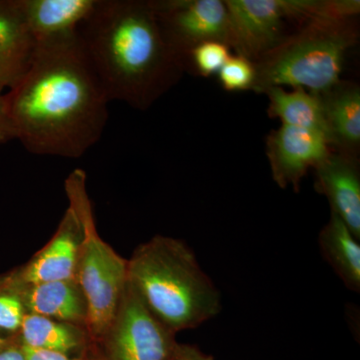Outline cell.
<instances>
[{"instance_id": "8992f818", "label": "cell", "mask_w": 360, "mask_h": 360, "mask_svg": "<svg viewBox=\"0 0 360 360\" xmlns=\"http://www.w3.org/2000/svg\"><path fill=\"white\" fill-rule=\"evenodd\" d=\"M175 335L127 281L115 319L96 343L106 360H168L179 343Z\"/></svg>"}, {"instance_id": "52a82bcc", "label": "cell", "mask_w": 360, "mask_h": 360, "mask_svg": "<svg viewBox=\"0 0 360 360\" xmlns=\"http://www.w3.org/2000/svg\"><path fill=\"white\" fill-rule=\"evenodd\" d=\"M231 47L255 63L281 44L285 20L302 21L303 0H226Z\"/></svg>"}, {"instance_id": "4fadbf2b", "label": "cell", "mask_w": 360, "mask_h": 360, "mask_svg": "<svg viewBox=\"0 0 360 360\" xmlns=\"http://www.w3.org/2000/svg\"><path fill=\"white\" fill-rule=\"evenodd\" d=\"M96 2L97 0H20L35 45L77 34Z\"/></svg>"}, {"instance_id": "d4e9b609", "label": "cell", "mask_w": 360, "mask_h": 360, "mask_svg": "<svg viewBox=\"0 0 360 360\" xmlns=\"http://www.w3.org/2000/svg\"><path fill=\"white\" fill-rule=\"evenodd\" d=\"M0 360H26L25 352H23L18 338L13 345L0 352Z\"/></svg>"}, {"instance_id": "7a4b0ae2", "label": "cell", "mask_w": 360, "mask_h": 360, "mask_svg": "<svg viewBox=\"0 0 360 360\" xmlns=\"http://www.w3.org/2000/svg\"><path fill=\"white\" fill-rule=\"evenodd\" d=\"M77 39L108 101L135 110H148L184 68L149 1L97 0Z\"/></svg>"}, {"instance_id": "3957f363", "label": "cell", "mask_w": 360, "mask_h": 360, "mask_svg": "<svg viewBox=\"0 0 360 360\" xmlns=\"http://www.w3.org/2000/svg\"><path fill=\"white\" fill-rule=\"evenodd\" d=\"M129 283L156 319L175 335L217 316L221 298L186 243L155 236L127 260Z\"/></svg>"}, {"instance_id": "5bb4252c", "label": "cell", "mask_w": 360, "mask_h": 360, "mask_svg": "<svg viewBox=\"0 0 360 360\" xmlns=\"http://www.w3.org/2000/svg\"><path fill=\"white\" fill-rule=\"evenodd\" d=\"M35 46L20 0H0V82L6 89L25 75Z\"/></svg>"}, {"instance_id": "44dd1931", "label": "cell", "mask_w": 360, "mask_h": 360, "mask_svg": "<svg viewBox=\"0 0 360 360\" xmlns=\"http://www.w3.org/2000/svg\"><path fill=\"white\" fill-rule=\"evenodd\" d=\"M25 314L20 295L6 286L0 277V330L11 335H18Z\"/></svg>"}, {"instance_id": "83f0119b", "label": "cell", "mask_w": 360, "mask_h": 360, "mask_svg": "<svg viewBox=\"0 0 360 360\" xmlns=\"http://www.w3.org/2000/svg\"><path fill=\"white\" fill-rule=\"evenodd\" d=\"M6 89V87L4 86V84H2L1 82H0V96H1V94H2V92H4V90Z\"/></svg>"}, {"instance_id": "ac0fdd59", "label": "cell", "mask_w": 360, "mask_h": 360, "mask_svg": "<svg viewBox=\"0 0 360 360\" xmlns=\"http://www.w3.org/2000/svg\"><path fill=\"white\" fill-rule=\"evenodd\" d=\"M264 94L269 98L270 117L279 118L283 125L319 132L330 144L321 96L303 89L286 91L283 87H270Z\"/></svg>"}, {"instance_id": "d6986e66", "label": "cell", "mask_w": 360, "mask_h": 360, "mask_svg": "<svg viewBox=\"0 0 360 360\" xmlns=\"http://www.w3.org/2000/svg\"><path fill=\"white\" fill-rule=\"evenodd\" d=\"M231 56L229 45L219 41H206L187 52L184 63L187 58L191 59L196 71L202 77H208L219 73Z\"/></svg>"}, {"instance_id": "30bf717a", "label": "cell", "mask_w": 360, "mask_h": 360, "mask_svg": "<svg viewBox=\"0 0 360 360\" xmlns=\"http://www.w3.org/2000/svg\"><path fill=\"white\" fill-rule=\"evenodd\" d=\"M324 135L312 130L283 125L270 132L266 153L272 177L279 187L298 191L300 182L331 153Z\"/></svg>"}, {"instance_id": "277c9868", "label": "cell", "mask_w": 360, "mask_h": 360, "mask_svg": "<svg viewBox=\"0 0 360 360\" xmlns=\"http://www.w3.org/2000/svg\"><path fill=\"white\" fill-rule=\"evenodd\" d=\"M347 20L305 23L295 34L255 61L253 91L291 86L323 94L340 82L347 52L357 39L356 26Z\"/></svg>"}, {"instance_id": "8fae6325", "label": "cell", "mask_w": 360, "mask_h": 360, "mask_svg": "<svg viewBox=\"0 0 360 360\" xmlns=\"http://www.w3.org/2000/svg\"><path fill=\"white\" fill-rule=\"evenodd\" d=\"M314 170L315 191L326 196L331 212L360 239V174L355 158L331 151Z\"/></svg>"}, {"instance_id": "6da1fadb", "label": "cell", "mask_w": 360, "mask_h": 360, "mask_svg": "<svg viewBox=\"0 0 360 360\" xmlns=\"http://www.w3.org/2000/svg\"><path fill=\"white\" fill-rule=\"evenodd\" d=\"M9 89L11 141L32 155L82 158L103 136L110 101L77 33L37 44L27 70Z\"/></svg>"}, {"instance_id": "9a60e30c", "label": "cell", "mask_w": 360, "mask_h": 360, "mask_svg": "<svg viewBox=\"0 0 360 360\" xmlns=\"http://www.w3.org/2000/svg\"><path fill=\"white\" fill-rule=\"evenodd\" d=\"M321 96L331 146L355 153L360 143V90L356 84L338 82Z\"/></svg>"}, {"instance_id": "4316f807", "label": "cell", "mask_w": 360, "mask_h": 360, "mask_svg": "<svg viewBox=\"0 0 360 360\" xmlns=\"http://www.w3.org/2000/svg\"><path fill=\"white\" fill-rule=\"evenodd\" d=\"M18 340V335H8L4 336L0 335V352L9 347V345H13L14 341Z\"/></svg>"}, {"instance_id": "7c38bea8", "label": "cell", "mask_w": 360, "mask_h": 360, "mask_svg": "<svg viewBox=\"0 0 360 360\" xmlns=\"http://www.w3.org/2000/svg\"><path fill=\"white\" fill-rule=\"evenodd\" d=\"M1 279L20 295L26 314L41 315L86 328L87 303L77 279L18 286L8 285Z\"/></svg>"}, {"instance_id": "7402d4cb", "label": "cell", "mask_w": 360, "mask_h": 360, "mask_svg": "<svg viewBox=\"0 0 360 360\" xmlns=\"http://www.w3.org/2000/svg\"><path fill=\"white\" fill-rule=\"evenodd\" d=\"M168 360H215L210 355L201 352L200 348L191 345L177 343Z\"/></svg>"}, {"instance_id": "cb8c5ba5", "label": "cell", "mask_w": 360, "mask_h": 360, "mask_svg": "<svg viewBox=\"0 0 360 360\" xmlns=\"http://www.w3.org/2000/svg\"><path fill=\"white\" fill-rule=\"evenodd\" d=\"M11 141V129L7 120L6 101L4 94L0 96V142Z\"/></svg>"}, {"instance_id": "484cf974", "label": "cell", "mask_w": 360, "mask_h": 360, "mask_svg": "<svg viewBox=\"0 0 360 360\" xmlns=\"http://www.w3.org/2000/svg\"><path fill=\"white\" fill-rule=\"evenodd\" d=\"M82 359L84 360H106L105 357L101 352V347L97 345L96 341H92L89 347L85 350L84 354H82Z\"/></svg>"}, {"instance_id": "2e32d148", "label": "cell", "mask_w": 360, "mask_h": 360, "mask_svg": "<svg viewBox=\"0 0 360 360\" xmlns=\"http://www.w3.org/2000/svg\"><path fill=\"white\" fill-rule=\"evenodd\" d=\"M18 338L23 347L70 356L84 354L94 341L87 329L82 326L32 314H25Z\"/></svg>"}, {"instance_id": "ba28073f", "label": "cell", "mask_w": 360, "mask_h": 360, "mask_svg": "<svg viewBox=\"0 0 360 360\" xmlns=\"http://www.w3.org/2000/svg\"><path fill=\"white\" fill-rule=\"evenodd\" d=\"M149 2L165 37L182 60L187 52L203 42L219 41L231 47V27L224 1L158 0Z\"/></svg>"}, {"instance_id": "603a6c76", "label": "cell", "mask_w": 360, "mask_h": 360, "mask_svg": "<svg viewBox=\"0 0 360 360\" xmlns=\"http://www.w3.org/2000/svg\"><path fill=\"white\" fill-rule=\"evenodd\" d=\"M22 347L26 360H84L80 356H70V355L60 354V352H49V350L33 349V348Z\"/></svg>"}, {"instance_id": "5b68a950", "label": "cell", "mask_w": 360, "mask_h": 360, "mask_svg": "<svg viewBox=\"0 0 360 360\" xmlns=\"http://www.w3.org/2000/svg\"><path fill=\"white\" fill-rule=\"evenodd\" d=\"M65 189L68 206L77 213L84 232L78 255L77 281L86 300L87 331L96 342L117 311L129 281L127 259L120 257L97 231L84 170H73L65 179Z\"/></svg>"}, {"instance_id": "ffe728a7", "label": "cell", "mask_w": 360, "mask_h": 360, "mask_svg": "<svg viewBox=\"0 0 360 360\" xmlns=\"http://www.w3.org/2000/svg\"><path fill=\"white\" fill-rule=\"evenodd\" d=\"M255 77V63L238 54L231 56L219 72L220 84L227 91L252 90Z\"/></svg>"}, {"instance_id": "9c48e42d", "label": "cell", "mask_w": 360, "mask_h": 360, "mask_svg": "<svg viewBox=\"0 0 360 360\" xmlns=\"http://www.w3.org/2000/svg\"><path fill=\"white\" fill-rule=\"evenodd\" d=\"M82 224L68 206L52 238L32 259L18 270L2 276L11 286L77 279L78 255L82 245Z\"/></svg>"}, {"instance_id": "e0dca14e", "label": "cell", "mask_w": 360, "mask_h": 360, "mask_svg": "<svg viewBox=\"0 0 360 360\" xmlns=\"http://www.w3.org/2000/svg\"><path fill=\"white\" fill-rule=\"evenodd\" d=\"M322 257L335 270L343 284L360 292V243L347 224L331 212L328 224L319 232Z\"/></svg>"}]
</instances>
